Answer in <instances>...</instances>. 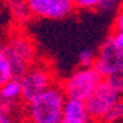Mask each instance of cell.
Listing matches in <instances>:
<instances>
[{"mask_svg": "<svg viewBox=\"0 0 123 123\" xmlns=\"http://www.w3.org/2000/svg\"><path fill=\"white\" fill-rule=\"evenodd\" d=\"M1 110L9 111L11 110V106H14L16 102L22 98V84L21 80L18 79H11L1 85Z\"/></svg>", "mask_w": 123, "mask_h": 123, "instance_id": "cell-9", "label": "cell"}, {"mask_svg": "<svg viewBox=\"0 0 123 123\" xmlns=\"http://www.w3.org/2000/svg\"><path fill=\"white\" fill-rule=\"evenodd\" d=\"M92 121L85 101L67 97L63 107V123H87Z\"/></svg>", "mask_w": 123, "mask_h": 123, "instance_id": "cell-8", "label": "cell"}, {"mask_svg": "<svg viewBox=\"0 0 123 123\" xmlns=\"http://www.w3.org/2000/svg\"><path fill=\"white\" fill-rule=\"evenodd\" d=\"M12 79V68L10 60L4 52L0 50V84H5L6 81Z\"/></svg>", "mask_w": 123, "mask_h": 123, "instance_id": "cell-11", "label": "cell"}, {"mask_svg": "<svg viewBox=\"0 0 123 123\" xmlns=\"http://www.w3.org/2000/svg\"><path fill=\"white\" fill-rule=\"evenodd\" d=\"M102 0H75L76 9L81 10H95L98 7Z\"/></svg>", "mask_w": 123, "mask_h": 123, "instance_id": "cell-14", "label": "cell"}, {"mask_svg": "<svg viewBox=\"0 0 123 123\" xmlns=\"http://www.w3.org/2000/svg\"><path fill=\"white\" fill-rule=\"evenodd\" d=\"M6 6L12 20L17 25H26L35 17L27 0H6Z\"/></svg>", "mask_w": 123, "mask_h": 123, "instance_id": "cell-10", "label": "cell"}, {"mask_svg": "<svg viewBox=\"0 0 123 123\" xmlns=\"http://www.w3.org/2000/svg\"><path fill=\"white\" fill-rule=\"evenodd\" d=\"M94 68L102 78L111 75H123V55L122 49L115 43L111 35L100 46Z\"/></svg>", "mask_w": 123, "mask_h": 123, "instance_id": "cell-5", "label": "cell"}, {"mask_svg": "<svg viewBox=\"0 0 123 123\" xmlns=\"http://www.w3.org/2000/svg\"><path fill=\"white\" fill-rule=\"evenodd\" d=\"M121 5H122V6H123V0H122V4H121Z\"/></svg>", "mask_w": 123, "mask_h": 123, "instance_id": "cell-20", "label": "cell"}, {"mask_svg": "<svg viewBox=\"0 0 123 123\" xmlns=\"http://www.w3.org/2000/svg\"><path fill=\"white\" fill-rule=\"evenodd\" d=\"M67 96L60 84H53L26 102V117L33 123H59L63 117Z\"/></svg>", "mask_w": 123, "mask_h": 123, "instance_id": "cell-1", "label": "cell"}, {"mask_svg": "<svg viewBox=\"0 0 123 123\" xmlns=\"http://www.w3.org/2000/svg\"><path fill=\"white\" fill-rule=\"evenodd\" d=\"M101 79V74L94 67L81 68L75 70L69 78L64 79L60 83V86L67 97L86 101Z\"/></svg>", "mask_w": 123, "mask_h": 123, "instance_id": "cell-3", "label": "cell"}, {"mask_svg": "<svg viewBox=\"0 0 123 123\" xmlns=\"http://www.w3.org/2000/svg\"><path fill=\"white\" fill-rule=\"evenodd\" d=\"M123 121V97L119 98L106 113L104 122H121Z\"/></svg>", "mask_w": 123, "mask_h": 123, "instance_id": "cell-12", "label": "cell"}, {"mask_svg": "<svg viewBox=\"0 0 123 123\" xmlns=\"http://www.w3.org/2000/svg\"><path fill=\"white\" fill-rule=\"evenodd\" d=\"M117 3H118V0H102L97 9H100V10H107V11H110V10H113L116 7Z\"/></svg>", "mask_w": 123, "mask_h": 123, "instance_id": "cell-15", "label": "cell"}, {"mask_svg": "<svg viewBox=\"0 0 123 123\" xmlns=\"http://www.w3.org/2000/svg\"><path fill=\"white\" fill-rule=\"evenodd\" d=\"M35 17L62 20L75 11V0H27Z\"/></svg>", "mask_w": 123, "mask_h": 123, "instance_id": "cell-6", "label": "cell"}, {"mask_svg": "<svg viewBox=\"0 0 123 123\" xmlns=\"http://www.w3.org/2000/svg\"><path fill=\"white\" fill-rule=\"evenodd\" d=\"M123 96L107 78H102L92 94L85 101L92 121H104L106 113Z\"/></svg>", "mask_w": 123, "mask_h": 123, "instance_id": "cell-4", "label": "cell"}, {"mask_svg": "<svg viewBox=\"0 0 123 123\" xmlns=\"http://www.w3.org/2000/svg\"><path fill=\"white\" fill-rule=\"evenodd\" d=\"M1 52L6 55H12L24 60L27 65H31L36 60L37 54L33 41L20 31H15L9 35L6 41L1 44Z\"/></svg>", "mask_w": 123, "mask_h": 123, "instance_id": "cell-7", "label": "cell"}, {"mask_svg": "<svg viewBox=\"0 0 123 123\" xmlns=\"http://www.w3.org/2000/svg\"><path fill=\"white\" fill-rule=\"evenodd\" d=\"M96 55L89 49H84L79 55V64L81 68H92L95 65Z\"/></svg>", "mask_w": 123, "mask_h": 123, "instance_id": "cell-13", "label": "cell"}, {"mask_svg": "<svg viewBox=\"0 0 123 123\" xmlns=\"http://www.w3.org/2000/svg\"><path fill=\"white\" fill-rule=\"evenodd\" d=\"M113 30H122L123 31V6L122 5L117 12L115 24H113Z\"/></svg>", "mask_w": 123, "mask_h": 123, "instance_id": "cell-17", "label": "cell"}, {"mask_svg": "<svg viewBox=\"0 0 123 123\" xmlns=\"http://www.w3.org/2000/svg\"><path fill=\"white\" fill-rule=\"evenodd\" d=\"M22 84V101L28 102L41 92H43L53 84H55V78L52 67L47 62L39 60L33 62L27 69L21 79Z\"/></svg>", "mask_w": 123, "mask_h": 123, "instance_id": "cell-2", "label": "cell"}, {"mask_svg": "<svg viewBox=\"0 0 123 123\" xmlns=\"http://www.w3.org/2000/svg\"><path fill=\"white\" fill-rule=\"evenodd\" d=\"M111 36L113 37L115 43L122 49L123 48V31L122 30H113L111 32Z\"/></svg>", "mask_w": 123, "mask_h": 123, "instance_id": "cell-16", "label": "cell"}, {"mask_svg": "<svg viewBox=\"0 0 123 123\" xmlns=\"http://www.w3.org/2000/svg\"><path fill=\"white\" fill-rule=\"evenodd\" d=\"M122 55H123V48H122Z\"/></svg>", "mask_w": 123, "mask_h": 123, "instance_id": "cell-19", "label": "cell"}, {"mask_svg": "<svg viewBox=\"0 0 123 123\" xmlns=\"http://www.w3.org/2000/svg\"><path fill=\"white\" fill-rule=\"evenodd\" d=\"M10 112L9 111H3L1 110V113H0V122L1 123H10L12 122V118H10Z\"/></svg>", "mask_w": 123, "mask_h": 123, "instance_id": "cell-18", "label": "cell"}]
</instances>
